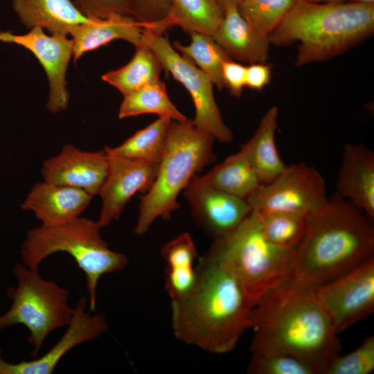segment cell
Listing matches in <instances>:
<instances>
[{
  "mask_svg": "<svg viewBox=\"0 0 374 374\" xmlns=\"http://www.w3.org/2000/svg\"><path fill=\"white\" fill-rule=\"evenodd\" d=\"M317 287L294 276L258 301L251 316L252 353L289 354L326 374L341 344Z\"/></svg>",
  "mask_w": 374,
  "mask_h": 374,
  "instance_id": "6da1fadb",
  "label": "cell"
},
{
  "mask_svg": "<svg viewBox=\"0 0 374 374\" xmlns=\"http://www.w3.org/2000/svg\"><path fill=\"white\" fill-rule=\"evenodd\" d=\"M194 285L171 301V324L179 341L213 354L233 350L251 327L253 304L235 278L207 256L196 265Z\"/></svg>",
  "mask_w": 374,
  "mask_h": 374,
  "instance_id": "7a4b0ae2",
  "label": "cell"
},
{
  "mask_svg": "<svg viewBox=\"0 0 374 374\" xmlns=\"http://www.w3.org/2000/svg\"><path fill=\"white\" fill-rule=\"evenodd\" d=\"M373 220L335 194L307 216L296 249L294 277L320 285L374 258Z\"/></svg>",
  "mask_w": 374,
  "mask_h": 374,
  "instance_id": "3957f363",
  "label": "cell"
},
{
  "mask_svg": "<svg viewBox=\"0 0 374 374\" xmlns=\"http://www.w3.org/2000/svg\"><path fill=\"white\" fill-rule=\"evenodd\" d=\"M373 32L374 3L296 0L269 37L277 46L298 43L294 64L302 66L344 53Z\"/></svg>",
  "mask_w": 374,
  "mask_h": 374,
  "instance_id": "277c9868",
  "label": "cell"
},
{
  "mask_svg": "<svg viewBox=\"0 0 374 374\" xmlns=\"http://www.w3.org/2000/svg\"><path fill=\"white\" fill-rule=\"evenodd\" d=\"M295 256L296 249L265 237L255 211L231 233L213 239L206 255L235 278L253 305L294 276Z\"/></svg>",
  "mask_w": 374,
  "mask_h": 374,
  "instance_id": "5b68a950",
  "label": "cell"
},
{
  "mask_svg": "<svg viewBox=\"0 0 374 374\" xmlns=\"http://www.w3.org/2000/svg\"><path fill=\"white\" fill-rule=\"evenodd\" d=\"M215 138L197 128L193 121L172 120L166 149L150 190L140 197L134 233H145L157 219L169 220L179 208L178 196L190 180L216 161Z\"/></svg>",
  "mask_w": 374,
  "mask_h": 374,
  "instance_id": "8992f818",
  "label": "cell"
},
{
  "mask_svg": "<svg viewBox=\"0 0 374 374\" xmlns=\"http://www.w3.org/2000/svg\"><path fill=\"white\" fill-rule=\"evenodd\" d=\"M97 222L78 217L68 222L39 225L28 231L22 244V263L38 268L47 257L57 252L69 254L85 276L89 310L96 309L99 280L106 274L123 270L127 257L112 250L100 234Z\"/></svg>",
  "mask_w": 374,
  "mask_h": 374,
  "instance_id": "52a82bcc",
  "label": "cell"
},
{
  "mask_svg": "<svg viewBox=\"0 0 374 374\" xmlns=\"http://www.w3.org/2000/svg\"><path fill=\"white\" fill-rule=\"evenodd\" d=\"M17 285L8 289L10 308L0 315V330L24 325L29 331L28 341L36 357L48 335L66 327L73 308L69 303V290L41 276L38 268L17 263L13 269Z\"/></svg>",
  "mask_w": 374,
  "mask_h": 374,
  "instance_id": "ba28073f",
  "label": "cell"
},
{
  "mask_svg": "<svg viewBox=\"0 0 374 374\" xmlns=\"http://www.w3.org/2000/svg\"><path fill=\"white\" fill-rule=\"evenodd\" d=\"M143 37L155 53L163 69L172 74L190 93L195 109L193 125L222 143L233 141L215 99L213 83L188 58L179 53L167 37L152 29H143Z\"/></svg>",
  "mask_w": 374,
  "mask_h": 374,
  "instance_id": "9c48e42d",
  "label": "cell"
},
{
  "mask_svg": "<svg viewBox=\"0 0 374 374\" xmlns=\"http://www.w3.org/2000/svg\"><path fill=\"white\" fill-rule=\"evenodd\" d=\"M253 211H286L308 215L329 201L321 174L303 162L286 166L268 184H260L246 199Z\"/></svg>",
  "mask_w": 374,
  "mask_h": 374,
  "instance_id": "30bf717a",
  "label": "cell"
},
{
  "mask_svg": "<svg viewBox=\"0 0 374 374\" xmlns=\"http://www.w3.org/2000/svg\"><path fill=\"white\" fill-rule=\"evenodd\" d=\"M319 299L339 333L374 311V258L318 285Z\"/></svg>",
  "mask_w": 374,
  "mask_h": 374,
  "instance_id": "8fae6325",
  "label": "cell"
},
{
  "mask_svg": "<svg viewBox=\"0 0 374 374\" xmlns=\"http://www.w3.org/2000/svg\"><path fill=\"white\" fill-rule=\"evenodd\" d=\"M0 42L20 45L29 50L43 66L49 83L46 108L52 113L66 109L69 93L66 89V73L71 56L73 40L66 36L48 35L40 27L24 35L1 31Z\"/></svg>",
  "mask_w": 374,
  "mask_h": 374,
  "instance_id": "7c38bea8",
  "label": "cell"
},
{
  "mask_svg": "<svg viewBox=\"0 0 374 374\" xmlns=\"http://www.w3.org/2000/svg\"><path fill=\"white\" fill-rule=\"evenodd\" d=\"M184 195L195 223L213 239L231 233L252 211L246 199L204 184L197 175Z\"/></svg>",
  "mask_w": 374,
  "mask_h": 374,
  "instance_id": "4fadbf2b",
  "label": "cell"
},
{
  "mask_svg": "<svg viewBox=\"0 0 374 374\" xmlns=\"http://www.w3.org/2000/svg\"><path fill=\"white\" fill-rule=\"evenodd\" d=\"M107 156L108 172L98 194L102 206L97 222L101 228L117 220L136 193L150 190L159 168L157 163Z\"/></svg>",
  "mask_w": 374,
  "mask_h": 374,
  "instance_id": "5bb4252c",
  "label": "cell"
},
{
  "mask_svg": "<svg viewBox=\"0 0 374 374\" xmlns=\"http://www.w3.org/2000/svg\"><path fill=\"white\" fill-rule=\"evenodd\" d=\"M88 299L81 296L75 308L66 329L59 339L44 355L30 361L9 363L4 360L0 350V374H51L61 359L71 350L84 342L99 337L108 329L105 317L91 314Z\"/></svg>",
  "mask_w": 374,
  "mask_h": 374,
  "instance_id": "9a60e30c",
  "label": "cell"
},
{
  "mask_svg": "<svg viewBox=\"0 0 374 374\" xmlns=\"http://www.w3.org/2000/svg\"><path fill=\"white\" fill-rule=\"evenodd\" d=\"M109 158L106 152L82 151L67 144L57 155L44 161V181L82 189L92 196L98 192L106 178Z\"/></svg>",
  "mask_w": 374,
  "mask_h": 374,
  "instance_id": "2e32d148",
  "label": "cell"
},
{
  "mask_svg": "<svg viewBox=\"0 0 374 374\" xmlns=\"http://www.w3.org/2000/svg\"><path fill=\"white\" fill-rule=\"evenodd\" d=\"M337 193L374 220V153L361 143H346L336 180Z\"/></svg>",
  "mask_w": 374,
  "mask_h": 374,
  "instance_id": "e0dca14e",
  "label": "cell"
},
{
  "mask_svg": "<svg viewBox=\"0 0 374 374\" xmlns=\"http://www.w3.org/2000/svg\"><path fill=\"white\" fill-rule=\"evenodd\" d=\"M92 197L82 189L44 181L31 188L20 208L32 211L42 225H58L80 217Z\"/></svg>",
  "mask_w": 374,
  "mask_h": 374,
  "instance_id": "ac0fdd59",
  "label": "cell"
},
{
  "mask_svg": "<svg viewBox=\"0 0 374 374\" xmlns=\"http://www.w3.org/2000/svg\"><path fill=\"white\" fill-rule=\"evenodd\" d=\"M223 19L212 34L229 57L249 64L267 62L271 45L269 35L256 30L240 15L238 6L223 7Z\"/></svg>",
  "mask_w": 374,
  "mask_h": 374,
  "instance_id": "d6986e66",
  "label": "cell"
},
{
  "mask_svg": "<svg viewBox=\"0 0 374 374\" xmlns=\"http://www.w3.org/2000/svg\"><path fill=\"white\" fill-rule=\"evenodd\" d=\"M12 6L26 28L40 27L51 35L66 36L73 27L91 20L73 0H12Z\"/></svg>",
  "mask_w": 374,
  "mask_h": 374,
  "instance_id": "ffe728a7",
  "label": "cell"
},
{
  "mask_svg": "<svg viewBox=\"0 0 374 374\" xmlns=\"http://www.w3.org/2000/svg\"><path fill=\"white\" fill-rule=\"evenodd\" d=\"M143 29V26L128 15H116L106 19H91L78 25L69 33L73 44L74 61L85 53L115 39H123L136 46L141 41Z\"/></svg>",
  "mask_w": 374,
  "mask_h": 374,
  "instance_id": "44dd1931",
  "label": "cell"
},
{
  "mask_svg": "<svg viewBox=\"0 0 374 374\" xmlns=\"http://www.w3.org/2000/svg\"><path fill=\"white\" fill-rule=\"evenodd\" d=\"M278 118V108H269L253 135L240 148L246 153L260 184L273 181L287 166L279 155L275 141Z\"/></svg>",
  "mask_w": 374,
  "mask_h": 374,
  "instance_id": "7402d4cb",
  "label": "cell"
},
{
  "mask_svg": "<svg viewBox=\"0 0 374 374\" xmlns=\"http://www.w3.org/2000/svg\"><path fill=\"white\" fill-rule=\"evenodd\" d=\"M160 253L166 266L165 289L171 301L179 299L191 290L196 280L195 262L198 254L195 242L188 232H184L165 244Z\"/></svg>",
  "mask_w": 374,
  "mask_h": 374,
  "instance_id": "603a6c76",
  "label": "cell"
},
{
  "mask_svg": "<svg viewBox=\"0 0 374 374\" xmlns=\"http://www.w3.org/2000/svg\"><path fill=\"white\" fill-rule=\"evenodd\" d=\"M197 177L209 186L244 199L260 184L242 148Z\"/></svg>",
  "mask_w": 374,
  "mask_h": 374,
  "instance_id": "cb8c5ba5",
  "label": "cell"
},
{
  "mask_svg": "<svg viewBox=\"0 0 374 374\" xmlns=\"http://www.w3.org/2000/svg\"><path fill=\"white\" fill-rule=\"evenodd\" d=\"M135 47V53L127 64L102 75L103 81L117 89L123 96L160 79L163 70L159 58L143 35Z\"/></svg>",
  "mask_w": 374,
  "mask_h": 374,
  "instance_id": "d4e9b609",
  "label": "cell"
},
{
  "mask_svg": "<svg viewBox=\"0 0 374 374\" xmlns=\"http://www.w3.org/2000/svg\"><path fill=\"white\" fill-rule=\"evenodd\" d=\"M171 121L168 117H159L118 146H107L104 150L111 156L159 163L166 149Z\"/></svg>",
  "mask_w": 374,
  "mask_h": 374,
  "instance_id": "484cf974",
  "label": "cell"
},
{
  "mask_svg": "<svg viewBox=\"0 0 374 374\" xmlns=\"http://www.w3.org/2000/svg\"><path fill=\"white\" fill-rule=\"evenodd\" d=\"M146 114L168 117L181 123L191 121L170 100L166 84L160 79L124 96L118 118L122 119Z\"/></svg>",
  "mask_w": 374,
  "mask_h": 374,
  "instance_id": "4316f807",
  "label": "cell"
},
{
  "mask_svg": "<svg viewBox=\"0 0 374 374\" xmlns=\"http://www.w3.org/2000/svg\"><path fill=\"white\" fill-rule=\"evenodd\" d=\"M170 17L188 34L211 35L221 23L224 9L220 0H169Z\"/></svg>",
  "mask_w": 374,
  "mask_h": 374,
  "instance_id": "83f0119b",
  "label": "cell"
},
{
  "mask_svg": "<svg viewBox=\"0 0 374 374\" xmlns=\"http://www.w3.org/2000/svg\"><path fill=\"white\" fill-rule=\"evenodd\" d=\"M190 35L189 44L184 45L175 41L172 46L202 70L218 90L224 89L222 66L231 58L212 35L197 32L191 33Z\"/></svg>",
  "mask_w": 374,
  "mask_h": 374,
  "instance_id": "f1b7e54d",
  "label": "cell"
},
{
  "mask_svg": "<svg viewBox=\"0 0 374 374\" xmlns=\"http://www.w3.org/2000/svg\"><path fill=\"white\" fill-rule=\"evenodd\" d=\"M256 213L268 240L282 248H297L305 232L308 215L286 211Z\"/></svg>",
  "mask_w": 374,
  "mask_h": 374,
  "instance_id": "f546056e",
  "label": "cell"
},
{
  "mask_svg": "<svg viewBox=\"0 0 374 374\" xmlns=\"http://www.w3.org/2000/svg\"><path fill=\"white\" fill-rule=\"evenodd\" d=\"M296 0H241L242 17L260 33L269 35L281 23Z\"/></svg>",
  "mask_w": 374,
  "mask_h": 374,
  "instance_id": "4dcf8cb0",
  "label": "cell"
},
{
  "mask_svg": "<svg viewBox=\"0 0 374 374\" xmlns=\"http://www.w3.org/2000/svg\"><path fill=\"white\" fill-rule=\"evenodd\" d=\"M249 374H317L301 359L281 353H253L247 368Z\"/></svg>",
  "mask_w": 374,
  "mask_h": 374,
  "instance_id": "1f68e13d",
  "label": "cell"
},
{
  "mask_svg": "<svg viewBox=\"0 0 374 374\" xmlns=\"http://www.w3.org/2000/svg\"><path fill=\"white\" fill-rule=\"evenodd\" d=\"M130 15L143 28L161 33L173 26L169 0H129Z\"/></svg>",
  "mask_w": 374,
  "mask_h": 374,
  "instance_id": "d6a6232c",
  "label": "cell"
},
{
  "mask_svg": "<svg viewBox=\"0 0 374 374\" xmlns=\"http://www.w3.org/2000/svg\"><path fill=\"white\" fill-rule=\"evenodd\" d=\"M374 371V337H366L352 352L337 355L326 374H371Z\"/></svg>",
  "mask_w": 374,
  "mask_h": 374,
  "instance_id": "836d02e7",
  "label": "cell"
},
{
  "mask_svg": "<svg viewBox=\"0 0 374 374\" xmlns=\"http://www.w3.org/2000/svg\"><path fill=\"white\" fill-rule=\"evenodd\" d=\"M77 8L90 19H106L130 15L129 0H73Z\"/></svg>",
  "mask_w": 374,
  "mask_h": 374,
  "instance_id": "e575fe53",
  "label": "cell"
},
{
  "mask_svg": "<svg viewBox=\"0 0 374 374\" xmlns=\"http://www.w3.org/2000/svg\"><path fill=\"white\" fill-rule=\"evenodd\" d=\"M222 77L225 88L232 96L240 98L246 87V66L232 59L222 66Z\"/></svg>",
  "mask_w": 374,
  "mask_h": 374,
  "instance_id": "d590c367",
  "label": "cell"
},
{
  "mask_svg": "<svg viewBox=\"0 0 374 374\" xmlns=\"http://www.w3.org/2000/svg\"><path fill=\"white\" fill-rule=\"evenodd\" d=\"M272 69L267 62L249 64L246 66V87L260 91L271 81Z\"/></svg>",
  "mask_w": 374,
  "mask_h": 374,
  "instance_id": "8d00e7d4",
  "label": "cell"
},
{
  "mask_svg": "<svg viewBox=\"0 0 374 374\" xmlns=\"http://www.w3.org/2000/svg\"><path fill=\"white\" fill-rule=\"evenodd\" d=\"M222 7L227 5H235L238 6L241 0H220Z\"/></svg>",
  "mask_w": 374,
  "mask_h": 374,
  "instance_id": "74e56055",
  "label": "cell"
},
{
  "mask_svg": "<svg viewBox=\"0 0 374 374\" xmlns=\"http://www.w3.org/2000/svg\"><path fill=\"white\" fill-rule=\"evenodd\" d=\"M302 1L314 2V3H326V2L346 1H348V0H302Z\"/></svg>",
  "mask_w": 374,
  "mask_h": 374,
  "instance_id": "f35d334b",
  "label": "cell"
},
{
  "mask_svg": "<svg viewBox=\"0 0 374 374\" xmlns=\"http://www.w3.org/2000/svg\"><path fill=\"white\" fill-rule=\"evenodd\" d=\"M359 3H374V0H353Z\"/></svg>",
  "mask_w": 374,
  "mask_h": 374,
  "instance_id": "ab89813d",
  "label": "cell"
}]
</instances>
